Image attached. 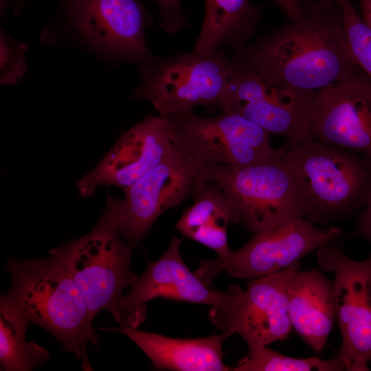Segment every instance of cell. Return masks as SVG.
Masks as SVG:
<instances>
[{"instance_id":"obj_1","label":"cell","mask_w":371,"mask_h":371,"mask_svg":"<svg viewBox=\"0 0 371 371\" xmlns=\"http://www.w3.org/2000/svg\"><path fill=\"white\" fill-rule=\"evenodd\" d=\"M304 10L300 19L245 47L241 59L268 78L309 91L362 71L346 35L339 6L323 0Z\"/></svg>"},{"instance_id":"obj_2","label":"cell","mask_w":371,"mask_h":371,"mask_svg":"<svg viewBox=\"0 0 371 371\" xmlns=\"http://www.w3.org/2000/svg\"><path fill=\"white\" fill-rule=\"evenodd\" d=\"M44 258L19 260L10 257L6 268L12 277L1 296L30 324L52 335L65 350L74 354L84 371L92 370L87 346H98L100 337L85 301L64 262L49 251Z\"/></svg>"},{"instance_id":"obj_3","label":"cell","mask_w":371,"mask_h":371,"mask_svg":"<svg viewBox=\"0 0 371 371\" xmlns=\"http://www.w3.org/2000/svg\"><path fill=\"white\" fill-rule=\"evenodd\" d=\"M286 159L297 188L310 205L306 218L327 225L348 218L371 194V159L309 139L288 148Z\"/></svg>"},{"instance_id":"obj_4","label":"cell","mask_w":371,"mask_h":371,"mask_svg":"<svg viewBox=\"0 0 371 371\" xmlns=\"http://www.w3.org/2000/svg\"><path fill=\"white\" fill-rule=\"evenodd\" d=\"M115 199L108 196L101 218L87 234L51 250L64 262L91 318L106 311L122 324L120 302L123 292L139 277L130 267L133 249L116 225Z\"/></svg>"},{"instance_id":"obj_5","label":"cell","mask_w":371,"mask_h":371,"mask_svg":"<svg viewBox=\"0 0 371 371\" xmlns=\"http://www.w3.org/2000/svg\"><path fill=\"white\" fill-rule=\"evenodd\" d=\"M245 166H201V177L217 185L232 203L238 224L256 232L306 218L310 205L301 195L285 154Z\"/></svg>"},{"instance_id":"obj_6","label":"cell","mask_w":371,"mask_h":371,"mask_svg":"<svg viewBox=\"0 0 371 371\" xmlns=\"http://www.w3.org/2000/svg\"><path fill=\"white\" fill-rule=\"evenodd\" d=\"M317 91L268 78L238 58L232 63L218 106L283 137L290 148L311 139V116Z\"/></svg>"},{"instance_id":"obj_7","label":"cell","mask_w":371,"mask_h":371,"mask_svg":"<svg viewBox=\"0 0 371 371\" xmlns=\"http://www.w3.org/2000/svg\"><path fill=\"white\" fill-rule=\"evenodd\" d=\"M232 63L218 51L156 58L142 65V80L134 97L148 100L162 116L188 113L199 105H218Z\"/></svg>"},{"instance_id":"obj_8","label":"cell","mask_w":371,"mask_h":371,"mask_svg":"<svg viewBox=\"0 0 371 371\" xmlns=\"http://www.w3.org/2000/svg\"><path fill=\"white\" fill-rule=\"evenodd\" d=\"M159 116L172 142L201 166H245L275 157L285 148H273L268 131L236 113Z\"/></svg>"},{"instance_id":"obj_9","label":"cell","mask_w":371,"mask_h":371,"mask_svg":"<svg viewBox=\"0 0 371 371\" xmlns=\"http://www.w3.org/2000/svg\"><path fill=\"white\" fill-rule=\"evenodd\" d=\"M342 236L339 227L320 229L304 218L289 220L254 232L242 247L227 256L203 260L194 273L207 286L223 271L254 280L285 270Z\"/></svg>"},{"instance_id":"obj_10","label":"cell","mask_w":371,"mask_h":371,"mask_svg":"<svg viewBox=\"0 0 371 371\" xmlns=\"http://www.w3.org/2000/svg\"><path fill=\"white\" fill-rule=\"evenodd\" d=\"M332 242L317 249V259L323 270L334 273L335 319L341 335L337 357L347 371H368L371 363V255L355 260Z\"/></svg>"},{"instance_id":"obj_11","label":"cell","mask_w":371,"mask_h":371,"mask_svg":"<svg viewBox=\"0 0 371 371\" xmlns=\"http://www.w3.org/2000/svg\"><path fill=\"white\" fill-rule=\"evenodd\" d=\"M299 263L282 271L251 280L245 290L229 289L230 302L212 306L211 323L228 337L239 335L249 354L278 341L286 339L293 329L287 306V286L299 269Z\"/></svg>"},{"instance_id":"obj_12","label":"cell","mask_w":371,"mask_h":371,"mask_svg":"<svg viewBox=\"0 0 371 371\" xmlns=\"http://www.w3.org/2000/svg\"><path fill=\"white\" fill-rule=\"evenodd\" d=\"M200 177L199 165L174 144L161 162L124 190V199H115V222L132 249L162 213L192 196Z\"/></svg>"},{"instance_id":"obj_13","label":"cell","mask_w":371,"mask_h":371,"mask_svg":"<svg viewBox=\"0 0 371 371\" xmlns=\"http://www.w3.org/2000/svg\"><path fill=\"white\" fill-rule=\"evenodd\" d=\"M311 139L371 159V80L362 71L317 91Z\"/></svg>"},{"instance_id":"obj_14","label":"cell","mask_w":371,"mask_h":371,"mask_svg":"<svg viewBox=\"0 0 371 371\" xmlns=\"http://www.w3.org/2000/svg\"><path fill=\"white\" fill-rule=\"evenodd\" d=\"M181 240L172 237L164 254L150 262L141 277L120 302L122 324L138 328L146 317V303L155 298L225 306L232 295L210 289L192 272L180 252Z\"/></svg>"},{"instance_id":"obj_15","label":"cell","mask_w":371,"mask_h":371,"mask_svg":"<svg viewBox=\"0 0 371 371\" xmlns=\"http://www.w3.org/2000/svg\"><path fill=\"white\" fill-rule=\"evenodd\" d=\"M72 23L93 44L118 57L153 62L144 38L145 10L138 0H65Z\"/></svg>"},{"instance_id":"obj_16","label":"cell","mask_w":371,"mask_h":371,"mask_svg":"<svg viewBox=\"0 0 371 371\" xmlns=\"http://www.w3.org/2000/svg\"><path fill=\"white\" fill-rule=\"evenodd\" d=\"M173 146L161 116L144 118L125 132L96 167L78 180L80 194L90 197L102 186L124 190L161 162Z\"/></svg>"},{"instance_id":"obj_17","label":"cell","mask_w":371,"mask_h":371,"mask_svg":"<svg viewBox=\"0 0 371 371\" xmlns=\"http://www.w3.org/2000/svg\"><path fill=\"white\" fill-rule=\"evenodd\" d=\"M100 329L117 331L128 337L148 357L154 370H232L223 362V344L228 336L223 332L205 337L186 339L143 331L124 324Z\"/></svg>"},{"instance_id":"obj_18","label":"cell","mask_w":371,"mask_h":371,"mask_svg":"<svg viewBox=\"0 0 371 371\" xmlns=\"http://www.w3.org/2000/svg\"><path fill=\"white\" fill-rule=\"evenodd\" d=\"M286 293L293 329L312 350L321 352L335 319L333 281L317 270L298 269L290 278Z\"/></svg>"},{"instance_id":"obj_19","label":"cell","mask_w":371,"mask_h":371,"mask_svg":"<svg viewBox=\"0 0 371 371\" xmlns=\"http://www.w3.org/2000/svg\"><path fill=\"white\" fill-rule=\"evenodd\" d=\"M192 196L194 203L183 211L176 228L213 249L218 256H228L232 251L228 245L227 227L229 223L238 224L232 203L217 185L201 177Z\"/></svg>"},{"instance_id":"obj_20","label":"cell","mask_w":371,"mask_h":371,"mask_svg":"<svg viewBox=\"0 0 371 371\" xmlns=\"http://www.w3.org/2000/svg\"><path fill=\"white\" fill-rule=\"evenodd\" d=\"M205 15L194 52L210 54L223 43L239 56L254 34L260 19L258 8L249 0H205Z\"/></svg>"},{"instance_id":"obj_21","label":"cell","mask_w":371,"mask_h":371,"mask_svg":"<svg viewBox=\"0 0 371 371\" xmlns=\"http://www.w3.org/2000/svg\"><path fill=\"white\" fill-rule=\"evenodd\" d=\"M28 324L15 308L0 298L1 370L30 371L49 359L45 348L26 341Z\"/></svg>"},{"instance_id":"obj_22","label":"cell","mask_w":371,"mask_h":371,"mask_svg":"<svg viewBox=\"0 0 371 371\" xmlns=\"http://www.w3.org/2000/svg\"><path fill=\"white\" fill-rule=\"evenodd\" d=\"M234 371H340L341 359H322L317 357L296 358L282 355L267 346L262 347L242 360Z\"/></svg>"},{"instance_id":"obj_23","label":"cell","mask_w":371,"mask_h":371,"mask_svg":"<svg viewBox=\"0 0 371 371\" xmlns=\"http://www.w3.org/2000/svg\"><path fill=\"white\" fill-rule=\"evenodd\" d=\"M343 26L355 59L371 80V30L357 12L350 0H337Z\"/></svg>"},{"instance_id":"obj_24","label":"cell","mask_w":371,"mask_h":371,"mask_svg":"<svg viewBox=\"0 0 371 371\" xmlns=\"http://www.w3.org/2000/svg\"><path fill=\"white\" fill-rule=\"evenodd\" d=\"M1 82L3 84L16 82L27 69L25 52L27 46L16 43L1 32Z\"/></svg>"},{"instance_id":"obj_25","label":"cell","mask_w":371,"mask_h":371,"mask_svg":"<svg viewBox=\"0 0 371 371\" xmlns=\"http://www.w3.org/2000/svg\"><path fill=\"white\" fill-rule=\"evenodd\" d=\"M159 5L160 26L168 33H174L186 25L183 9L180 0H156Z\"/></svg>"},{"instance_id":"obj_26","label":"cell","mask_w":371,"mask_h":371,"mask_svg":"<svg viewBox=\"0 0 371 371\" xmlns=\"http://www.w3.org/2000/svg\"><path fill=\"white\" fill-rule=\"evenodd\" d=\"M350 236L363 238L371 244V194L361 210L355 229Z\"/></svg>"},{"instance_id":"obj_27","label":"cell","mask_w":371,"mask_h":371,"mask_svg":"<svg viewBox=\"0 0 371 371\" xmlns=\"http://www.w3.org/2000/svg\"><path fill=\"white\" fill-rule=\"evenodd\" d=\"M292 21L300 19L304 14V8L299 0H274Z\"/></svg>"},{"instance_id":"obj_28","label":"cell","mask_w":371,"mask_h":371,"mask_svg":"<svg viewBox=\"0 0 371 371\" xmlns=\"http://www.w3.org/2000/svg\"><path fill=\"white\" fill-rule=\"evenodd\" d=\"M361 11V18L371 30V0H358Z\"/></svg>"},{"instance_id":"obj_29","label":"cell","mask_w":371,"mask_h":371,"mask_svg":"<svg viewBox=\"0 0 371 371\" xmlns=\"http://www.w3.org/2000/svg\"><path fill=\"white\" fill-rule=\"evenodd\" d=\"M326 1H330V2H333V3H335L337 2V0H326Z\"/></svg>"},{"instance_id":"obj_30","label":"cell","mask_w":371,"mask_h":371,"mask_svg":"<svg viewBox=\"0 0 371 371\" xmlns=\"http://www.w3.org/2000/svg\"><path fill=\"white\" fill-rule=\"evenodd\" d=\"M7 1H8V0H1V3L4 4V3H6Z\"/></svg>"},{"instance_id":"obj_31","label":"cell","mask_w":371,"mask_h":371,"mask_svg":"<svg viewBox=\"0 0 371 371\" xmlns=\"http://www.w3.org/2000/svg\"><path fill=\"white\" fill-rule=\"evenodd\" d=\"M22 1H23V0H22Z\"/></svg>"}]
</instances>
